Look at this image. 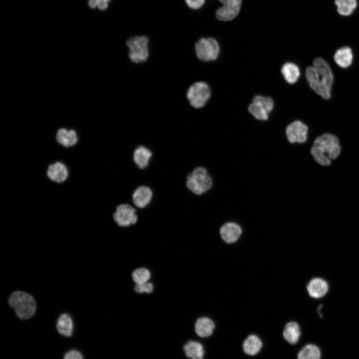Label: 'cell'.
Wrapping results in <instances>:
<instances>
[{
    "label": "cell",
    "mask_w": 359,
    "mask_h": 359,
    "mask_svg": "<svg viewBox=\"0 0 359 359\" xmlns=\"http://www.w3.org/2000/svg\"><path fill=\"white\" fill-rule=\"evenodd\" d=\"M354 53L350 46L341 47L335 51L333 60L335 64L341 69H347L353 63Z\"/></svg>",
    "instance_id": "obj_11"
},
{
    "label": "cell",
    "mask_w": 359,
    "mask_h": 359,
    "mask_svg": "<svg viewBox=\"0 0 359 359\" xmlns=\"http://www.w3.org/2000/svg\"><path fill=\"white\" fill-rule=\"evenodd\" d=\"M134 290L138 293H151L154 290V286L153 284L148 282L143 284H136Z\"/></svg>",
    "instance_id": "obj_28"
},
{
    "label": "cell",
    "mask_w": 359,
    "mask_h": 359,
    "mask_svg": "<svg viewBox=\"0 0 359 359\" xmlns=\"http://www.w3.org/2000/svg\"><path fill=\"white\" fill-rule=\"evenodd\" d=\"M182 351L187 359H203L204 358V347L198 341L192 340H187L182 346Z\"/></svg>",
    "instance_id": "obj_16"
},
{
    "label": "cell",
    "mask_w": 359,
    "mask_h": 359,
    "mask_svg": "<svg viewBox=\"0 0 359 359\" xmlns=\"http://www.w3.org/2000/svg\"><path fill=\"white\" fill-rule=\"evenodd\" d=\"M110 0H89L88 4L90 7H98L100 10H104L108 7V2Z\"/></svg>",
    "instance_id": "obj_29"
},
{
    "label": "cell",
    "mask_w": 359,
    "mask_h": 359,
    "mask_svg": "<svg viewBox=\"0 0 359 359\" xmlns=\"http://www.w3.org/2000/svg\"><path fill=\"white\" fill-rule=\"evenodd\" d=\"M152 156V151L144 146H139L134 150L133 160L140 169L146 168Z\"/></svg>",
    "instance_id": "obj_18"
},
{
    "label": "cell",
    "mask_w": 359,
    "mask_h": 359,
    "mask_svg": "<svg viewBox=\"0 0 359 359\" xmlns=\"http://www.w3.org/2000/svg\"><path fill=\"white\" fill-rule=\"evenodd\" d=\"M335 3L338 6L348 7L355 9L357 5L356 0H335Z\"/></svg>",
    "instance_id": "obj_30"
},
{
    "label": "cell",
    "mask_w": 359,
    "mask_h": 359,
    "mask_svg": "<svg viewBox=\"0 0 359 359\" xmlns=\"http://www.w3.org/2000/svg\"><path fill=\"white\" fill-rule=\"evenodd\" d=\"M242 0H219L223 5L216 12V17L220 20L234 19L239 13Z\"/></svg>",
    "instance_id": "obj_10"
},
{
    "label": "cell",
    "mask_w": 359,
    "mask_h": 359,
    "mask_svg": "<svg viewBox=\"0 0 359 359\" xmlns=\"http://www.w3.org/2000/svg\"><path fill=\"white\" fill-rule=\"evenodd\" d=\"M211 94V89L208 84L202 81H198L189 86L185 93V97L191 107L200 109L206 104Z\"/></svg>",
    "instance_id": "obj_6"
},
{
    "label": "cell",
    "mask_w": 359,
    "mask_h": 359,
    "mask_svg": "<svg viewBox=\"0 0 359 359\" xmlns=\"http://www.w3.org/2000/svg\"><path fill=\"white\" fill-rule=\"evenodd\" d=\"M248 110L251 115L257 120L265 121L268 119L269 113L257 103L252 102L249 106Z\"/></svg>",
    "instance_id": "obj_25"
},
{
    "label": "cell",
    "mask_w": 359,
    "mask_h": 359,
    "mask_svg": "<svg viewBox=\"0 0 359 359\" xmlns=\"http://www.w3.org/2000/svg\"><path fill=\"white\" fill-rule=\"evenodd\" d=\"M153 192L151 189L145 185L137 187L132 194V200L136 206L140 208L146 207L151 201Z\"/></svg>",
    "instance_id": "obj_14"
},
{
    "label": "cell",
    "mask_w": 359,
    "mask_h": 359,
    "mask_svg": "<svg viewBox=\"0 0 359 359\" xmlns=\"http://www.w3.org/2000/svg\"><path fill=\"white\" fill-rule=\"evenodd\" d=\"M194 50L198 59L204 62L212 61L218 57L219 45L214 38H201L194 45Z\"/></svg>",
    "instance_id": "obj_7"
},
{
    "label": "cell",
    "mask_w": 359,
    "mask_h": 359,
    "mask_svg": "<svg viewBox=\"0 0 359 359\" xmlns=\"http://www.w3.org/2000/svg\"><path fill=\"white\" fill-rule=\"evenodd\" d=\"M188 6L193 9H198L204 3V0H185Z\"/></svg>",
    "instance_id": "obj_32"
},
{
    "label": "cell",
    "mask_w": 359,
    "mask_h": 359,
    "mask_svg": "<svg viewBox=\"0 0 359 359\" xmlns=\"http://www.w3.org/2000/svg\"><path fill=\"white\" fill-rule=\"evenodd\" d=\"M9 305L20 319L26 320L32 317L36 310L34 298L29 294L21 291L13 292L8 299Z\"/></svg>",
    "instance_id": "obj_3"
},
{
    "label": "cell",
    "mask_w": 359,
    "mask_h": 359,
    "mask_svg": "<svg viewBox=\"0 0 359 359\" xmlns=\"http://www.w3.org/2000/svg\"><path fill=\"white\" fill-rule=\"evenodd\" d=\"M309 295L313 298L319 299L325 296L329 290L327 282L321 278L311 279L307 286Z\"/></svg>",
    "instance_id": "obj_13"
},
{
    "label": "cell",
    "mask_w": 359,
    "mask_h": 359,
    "mask_svg": "<svg viewBox=\"0 0 359 359\" xmlns=\"http://www.w3.org/2000/svg\"><path fill=\"white\" fill-rule=\"evenodd\" d=\"M354 9L344 6H338L337 11L338 13L343 15H349L353 11Z\"/></svg>",
    "instance_id": "obj_33"
},
{
    "label": "cell",
    "mask_w": 359,
    "mask_h": 359,
    "mask_svg": "<svg viewBox=\"0 0 359 359\" xmlns=\"http://www.w3.org/2000/svg\"><path fill=\"white\" fill-rule=\"evenodd\" d=\"M305 75L313 92L323 99H331L335 78L333 69L326 59L316 57L312 65L306 68Z\"/></svg>",
    "instance_id": "obj_1"
},
{
    "label": "cell",
    "mask_w": 359,
    "mask_h": 359,
    "mask_svg": "<svg viewBox=\"0 0 359 359\" xmlns=\"http://www.w3.org/2000/svg\"><path fill=\"white\" fill-rule=\"evenodd\" d=\"M213 181L207 170L203 167L195 168L187 177V188L196 195H201L212 186Z\"/></svg>",
    "instance_id": "obj_4"
},
{
    "label": "cell",
    "mask_w": 359,
    "mask_h": 359,
    "mask_svg": "<svg viewBox=\"0 0 359 359\" xmlns=\"http://www.w3.org/2000/svg\"><path fill=\"white\" fill-rule=\"evenodd\" d=\"M262 347L261 340L258 336L254 335L248 336L243 344V351L250 356H254L258 354Z\"/></svg>",
    "instance_id": "obj_23"
},
{
    "label": "cell",
    "mask_w": 359,
    "mask_h": 359,
    "mask_svg": "<svg viewBox=\"0 0 359 359\" xmlns=\"http://www.w3.org/2000/svg\"><path fill=\"white\" fill-rule=\"evenodd\" d=\"M300 336V328L297 322H290L286 325L283 331V337L288 343L291 345L297 344Z\"/></svg>",
    "instance_id": "obj_22"
},
{
    "label": "cell",
    "mask_w": 359,
    "mask_h": 359,
    "mask_svg": "<svg viewBox=\"0 0 359 359\" xmlns=\"http://www.w3.org/2000/svg\"><path fill=\"white\" fill-rule=\"evenodd\" d=\"M321 351L320 348L313 344L304 346L297 355L298 359H320Z\"/></svg>",
    "instance_id": "obj_24"
},
{
    "label": "cell",
    "mask_w": 359,
    "mask_h": 359,
    "mask_svg": "<svg viewBox=\"0 0 359 359\" xmlns=\"http://www.w3.org/2000/svg\"><path fill=\"white\" fill-rule=\"evenodd\" d=\"M73 322L71 317L67 313H63L59 316L56 323V329L62 336L70 337L73 332Z\"/></svg>",
    "instance_id": "obj_20"
},
{
    "label": "cell",
    "mask_w": 359,
    "mask_h": 359,
    "mask_svg": "<svg viewBox=\"0 0 359 359\" xmlns=\"http://www.w3.org/2000/svg\"><path fill=\"white\" fill-rule=\"evenodd\" d=\"M241 233L242 229L239 225L232 222L224 223L220 229L222 239L228 243L236 241Z\"/></svg>",
    "instance_id": "obj_15"
},
{
    "label": "cell",
    "mask_w": 359,
    "mask_h": 359,
    "mask_svg": "<svg viewBox=\"0 0 359 359\" xmlns=\"http://www.w3.org/2000/svg\"><path fill=\"white\" fill-rule=\"evenodd\" d=\"M342 150L338 136L333 133L326 132L315 139L310 153L316 163L322 167H328L331 165L332 161L339 157Z\"/></svg>",
    "instance_id": "obj_2"
},
{
    "label": "cell",
    "mask_w": 359,
    "mask_h": 359,
    "mask_svg": "<svg viewBox=\"0 0 359 359\" xmlns=\"http://www.w3.org/2000/svg\"><path fill=\"white\" fill-rule=\"evenodd\" d=\"M151 276L150 271L145 268H139L135 270L132 275V279L136 284L148 282Z\"/></svg>",
    "instance_id": "obj_26"
},
{
    "label": "cell",
    "mask_w": 359,
    "mask_h": 359,
    "mask_svg": "<svg viewBox=\"0 0 359 359\" xmlns=\"http://www.w3.org/2000/svg\"><path fill=\"white\" fill-rule=\"evenodd\" d=\"M116 223L121 227H128L135 224L138 220L136 210L130 204L119 205L113 214Z\"/></svg>",
    "instance_id": "obj_9"
},
{
    "label": "cell",
    "mask_w": 359,
    "mask_h": 359,
    "mask_svg": "<svg viewBox=\"0 0 359 359\" xmlns=\"http://www.w3.org/2000/svg\"><path fill=\"white\" fill-rule=\"evenodd\" d=\"M149 40L144 35L134 36L129 38L126 42L129 60L135 64L147 61L150 55Z\"/></svg>",
    "instance_id": "obj_5"
},
{
    "label": "cell",
    "mask_w": 359,
    "mask_h": 359,
    "mask_svg": "<svg viewBox=\"0 0 359 359\" xmlns=\"http://www.w3.org/2000/svg\"><path fill=\"white\" fill-rule=\"evenodd\" d=\"M46 174L48 178L52 181L61 183L67 179L68 171L64 164L57 161L48 166Z\"/></svg>",
    "instance_id": "obj_12"
},
{
    "label": "cell",
    "mask_w": 359,
    "mask_h": 359,
    "mask_svg": "<svg viewBox=\"0 0 359 359\" xmlns=\"http://www.w3.org/2000/svg\"><path fill=\"white\" fill-rule=\"evenodd\" d=\"M214 328L213 322L207 317L198 318L194 324L195 333L200 338H207L211 336Z\"/></svg>",
    "instance_id": "obj_17"
},
{
    "label": "cell",
    "mask_w": 359,
    "mask_h": 359,
    "mask_svg": "<svg viewBox=\"0 0 359 359\" xmlns=\"http://www.w3.org/2000/svg\"><path fill=\"white\" fill-rule=\"evenodd\" d=\"M253 102L259 104L263 107L269 114L274 108V102L273 100L268 97L261 95L255 96L253 99Z\"/></svg>",
    "instance_id": "obj_27"
},
{
    "label": "cell",
    "mask_w": 359,
    "mask_h": 359,
    "mask_svg": "<svg viewBox=\"0 0 359 359\" xmlns=\"http://www.w3.org/2000/svg\"><path fill=\"white\" fill-rule=\"evenodd\" d=\"M56 139L57 142L66 148L74 146L77 142L78 137L75 130H69L65 128H61L56 133Z\"/></svg>",
    "instance_id": "obj_19"
},
{
    "label": "cell",
    "mask_w": 359,
    "mask_h": 359,
    "mask_svg": "<svg viewBox=\"0 0 359 359\" xmlns=\"http://www.w3.org/2000/svg\"><path fill=\"white\" fill-rule=\"evenodd\" d=\"M281 73L285 80L289 84L295 83L299 79L301 72L300 68L295 63L288 62L283 64Z\"/></svg>",
    "instance_id": "obj_21"
},
{
    "label": "cell",
    "mask_w": 359,
    "mask_h": 359,
    "mask_svg": "<svg viewBox=\"0 0 359 359\" xmlns=\"http://www.w3.org/2000/svg\"><path fill=\"white\" fill-rule=\"evenodd\" d=\"M64 359H84V358L79 351L73 350L67 352L65 354Z\"/></svg>",
    "instance_id": "obj_31"
},
{
    "label": "cell",
    "mask_w": 359,
    "mask_h": 359,
    "mask_svg": "<svg viewBox=\"0 0 359 359\" xmlns=\"http://www.w3.org/2000/svg\"><path fill=\"white\" fill-rule=\"evenodd\" d=\"M309 127L300 120H295L286 128L287 139L291 144H303L308 140Z\"/></svg>",
    "instance_id": "obj_8"
}]
</instances>
